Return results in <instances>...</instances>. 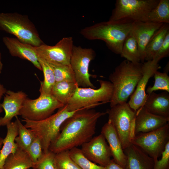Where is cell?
<instances>
[{
    "label": "cell",
    "mask_w": 169,
    "mask_h": 169,
    "mask_svg": "<svg viewBox=\"0 0 169 169\" xmlns=\"http://www.w3.org/2000/svg\"><path fill=\"white\" fill-rule=\"evenodd\" d=\"M91 109H82L67 119L49 151L54 154L69 151L91 139L95 133L98 120L107 113Z\"/></svg>",
    "instance_id": "1"
},
{
    "label": "cell",
    "mask_w": 169,
    "mask_h": 169,
    "mask_svg": "<svg viewBox=\"0 0 169 169\" xmlns=\"http://www.w3.org/2000/svg\"><path fill=\"white\" fill-rule=\"evenodd\" d=\"M133 22L127 20H109L86 27L80 33L87 39L104 41L112 52L121 55L124 42L130 32Z\"/></svg>",
    "instance_id": "2"
},
{
    "label": "cell",
    "mask_w": 169,
    "mask_h": 169,
    "mask_svg": "<svg viewBox=\"0 0 169 169\" xmlns=\"http://www.w3.org/2000/svg\"><path fill=\"white\" fill-rule=\"evenodd\" d=\"M143 63H134L125 60L115 69L109 76L113 86V93L110 101V107L127 102L134 92L142 75Z\"/></svg>",
    "instance_id": "3"
},
{
    "label": "cell",
    "mask_w": 169,
    "mask_h": 169,
    "mask_svg": "<svg viewBox=\"0 0 169 169\" xmlns=\"http://www.w3.org/2000/svg\"><path fill=\"white\" fill-rule=\"evenodd\" d=\"M82 109L69 111L64 105L59 109L56 113L42 120L33 121L23 119L22 121L25 122V126L30 129L40 139L43 152L46 153L49 151L51 143L58 136L64 122Z\"/></svg>",
    "instance_id": "4"
},
{
    "label": "cell",
    "mask_w": 169,
    "mask_h": 169,
    "mask_svg": "<svg viewBox=\"0 0 169 169\" xmlns=\"http://www.w3.org/2000/svg\"><path fill=\"white\" fill-rule=\"evenodd\" d=\"M0 30L13 34L22 42L38 47L44 43L28 16L17 13H0Z\"/></svg>",
    "instance_id": "5"
},
{
    "label": "cell",
    "mask_w": 169,
    "mask_h": 169,
    "mask_svg": "<svg viewBox=\"0 0 169 169\" xmlns=\"http://www.w3.org/2000/svg\"><path fill=\"white\" fill-rule=\"evenodd\" d=\"M100 86L97 89L77 86L68 103L65 105L69 111L84 108L92 109L98 105L110 101L113 86L110 81L99 80Z\"/></svg>",
    "instance_id": "6"
},
{
    "label": "cell",
    "mask_w": 169,
    "mask_h": 169,
    "mask_svg": "<svg viewBox=\"0 0 169 169\" xmlns=\"http://www.w3.org/2000/svg\"><path fill=\"white\" fill-rule=\"evenodd\" d=\"M113 125L123 150L131 144L134 133L136 112L124 102L118 104L106 111Z\"/></svg>",
    "instance_id": "7"
},
{
    "label": "cell",
    "mask_w": 169,
    "mask_h": 169,
    "mask_svg": "<svg viewBox=\"0 0 169 169\" xmlns=\"http://www.w3.org/2000/svg\"><path fill=\"white\" fill-rule=\"evenodd\" d=\"M159 0H116L115 7L109 19L146 22L149 12L158 4Z\"/></svg>",
    "instance_id": "8"
},
{
    "label": "cell",
    "mask_w": 169,
    "mask_h": 169,
    "mask_svg": "<svg viewBox=\"0 0 169 169\" xmlns=\"http://www.w3.org/2000/svg\"><path fill=\"white\" fill-rule=\"evenodd\" d=\"M64 105L52 95L40 93L37 99H26L20 111V115L23 119L41 120L49 117L56 109Z\"/></svg>",
    "instance_id": "9"
},
{
    "label": "cell",
    "mask_w": 169,
    "mask_h": 169,
    "mask_svg": "<svg viewBox=\"0 0 169 169\" xmlns=\"http://www.w3.org/2000/svg\"><path fill=\"white\" fill-rule=\"evenodd\" d=\"M169 142V123L156 130L135 135L131 141L155 161L161 155Z\"/></svg>",
    "instance_id": "10"
},
{
    "label": "cell",
    "mask_w": 169,
    "mask_h": 169,
    "mask_svg": "<svg viewBox=\"0 0 169 169\" xmlns=\"http://www.w3.org/2000/svg\"><path fill=\"white\" fill-rule=\"evenodd\" d=\"M95 56V52L92 49L74 45L70 64L74 74L76 82L79 87L96 88L90 80V78L92 75L89 72L90 63Z\"/></svg>",
    "instance_id": "11"
},
{
    "label": "cell",
    "mask_w": 169,
    "mask_h": 169,
    "mask_svg": "<svg viewBox=\"0 0 169 169\" xmlns=\"http://www.w3.org/2000/svg\"><path fill=\"white\" fill-rule=\"evenodd\" d=\"M73 43L72 37H66L62 38L54 46L44 44L35 47L37 56L49 63L70 65Z\"/></svg>",
    "instance_id": "12"
},
{
    "label": "cell",
    "mask_w": 169,
    "mask_h": 169,
    "mask_svg": "<svg viewBox=\"0 0 169 169\" xmlns=\"http://www.w3.org/2000/svg\"><path fill=\"white\" fill-rule=\"evenodd\" d=\"M105 138L101 133L81 146V151L90 160L105 167L110 161L111 154Z\"/></svg>",
    "instance_id": "13"
},
{
    "label": "cell",
    "mask_w": 169,
    "mask_h": 169,
    "mask_svg": "<svg viewBox=\"0 0 169 169\" xmlns=\"http://www.w3.org/2000/svg\"><path fill=\"white\" fill-rule=\"evenodd\" d=\"M160 68L158 63L153 60L143 63L142 76L128 102L130 107L135 111L144 106L148 96L146 92L147 84L150 79Z\"/></svg>",
    "instance_id": "14"
},
{
    "label": "cell",
    "mask_w": 169,
    "mask_h": 169,
    "mask_svg": "<svg viewBox=\"0 0 169 169\" xmlns=\"http://www.w3.org/2000/svg\"><path fill=\"white\" fill-rule=\"evenodd\" d=\"M0 106L4 110L5 115L0 117V127L6 126L14 117L20 115V111L27 98V95L22 91L14 92L7 90Z\"/></svg>",
    "instance_id": "15"
},
{
    "label": "cell",
    "mask_w": 169,
    "mask_h": 169,
    "mask_svg": "<svg viewBox=\"0 0 169 169\" xmlns=\"http://www.w3.org/2000/svg\"><path fill=\"white\" fill-rule=\"evenodd\" d=\"M169 118L165 117L152 114L143 106L136 111L135 121V136L158 129L166 125Z\"/></svg>",
    "instance_id": "16"
},
{
    "label": "cell",
    "mask_w": 169,
    "mask_h": 169,
    "mask_svg": "<svg viewBox=\"0 0 169 169\" xmlns=\"http://www.w3.org/2000/svg\"><path fill=\"white\" fill-rule=\"evenodd\" d=\"M163 24L149 22H133L130 33L135 38L137 43L141 57V62L145 61L146 47L151 37Z\"/></svg>",
    "instance_id": "17"
},
{
    "label": "cell",
    "mask_w": 169,
    "mask_h": 169,
    "mask_svg": "<svg viewBox=\"0 0 169 169\" xmlns=\"http://www.w3.org/2000/svg\"><path fill=\"white\" fill-rule=\"evenodd\" d=\"M2 39L11 55L28 60L38 69L42 71L35 47L23 43L15 38L5 36Z\"/></svg>",
    "instance_id": "18"
},
{
    "label": "cell",
    "mask_w": 169,
    "mask_h": 169,
    "mask_svg": "<svg viewBox=\"0 0 169 169\" xmlns=\"http://www.w3.org/2000/svg\"><path fill=\"white\" fill-rule=\"evenodd\" d=\"M101 133L108 142L113 160L125 169L127 161L126 156L115 129L110 120H108L103 126Z\"/></svg>",
    "instance_id": "19"
},
{
    "label": "cell",
    "mask_w": 169,
    "mask_h": 169,
    "mask_svg": "<svg viewBox=\"0 0 169 169\" xmlns=\"http://www.w3.org/2000/svg\"><path fill=\"white\" fill-rule=\"evenodd\" d=\"M125 169H153L155 161L138 147L131 144L125 149Z\"/></svg>",
    "instance_id": "20"
},
{
    "label": "cell",
    "mask_w": 169,
    "mask_h": 169,
    "mask_svg": "<svg viewBox=\"0 0 169 169\" xmlns=\"http://www.w3.org/2000/svg\"><path fill=\"white\" fill-rule=\"evenodd\" d=\"M144 106L152 114L169 118V93L164 91L156 94L154 92L148 95Z\"/></svg>",
    "instance_id": "21"
},
{
    "label": "cell",
    "mask_w": 169,
    "mask_h": 169,
    "mask_svg": "<svg viewBox=\"0 0 169 169\" xmlns=\"http://www.w3.org/2000/svg\"><path fill=\"white\" fill-rule=\"evenodd\" d=\"M7 133L3 139V145L0 150V169H2L5 160L10 154L15 152L18 146L15 139L18 136V127L16 120L6 125Z\"/></svg>",
    "instance_id": "22"
},
{
    "label": "cell",
    "mask_w": 169,
    "mask_h": 169,
    "mask_svg": "<svg viewBox=\"0 0 169 169\" xmlns=\"http://www.w3.org/2000/svg\"><path fill=\"white\" fill-rule=\"evenodd\" d=\"M34 165L27 151L18 146L15 152L7 157L2 169H29L32 168Z\"/></svg>",
    "instance_id": "23"
},
{
    "label": "cell",
    "mask_w": 169,
    "mask_h": 169,
    "mask_svg": "<svg viewBox=\"0 0 169 169\" xmlns=\"http://www.w3.org/2000/svg\"><path fill=\"white\" fill-rule=\"evenodd\" d=\"M169 32V24L164 23L153 34L145 50V61L153 60Z\"/></svg>",
    "instance_id": "24"
},
{
    "label": "cell",
    "mask_w": 169,
    "mask_h": 169,
    "mask_svg": "<svg viewBox=\"0 0 169 169\" xmlns=\"http://www.w3.org/2000/svg\"><path fill=\"white\" fill-rule=\"evenodd\" d=\"M77 86L75 82L63 81L55 82L51 94L60 102L65 105L74 95Z\"/></svg>",
    "instance_id": "25"
},
{
    "label": "cell",
    "mask_w": 169,
    "mask_h": 169,
    "mask_svg": "<svg viewBox=\"0 0 169 169\" xmlns=\"http://www.w3.org/2000/svg\"><path fill=\"white\" fill-rule=\"evenodd\" d=\"M146 21L169 24V0H159L157 5L147 14Z\"/></svg>",
    "instance_id": "26"
},
{
    "label": "cell",
    "mask_w": 169,
    "mask_h": 169,
    "mask_svg": "<svg viewBox=\"0 0 169 169\" xmlns=\"http://www.w3.org/2000/svg\"><path fill=\"white\" fill-rule=\"evenodd\" d=\"M120 55L131 62L141 63L137 43L135 38L130 33L124 41Z\"/></svg>",
    "instance_id": "27"
},
{
    "label": "cell",
    "mask_w": 169,
    "mask_h": 169,
    "mask_svg": "<svg viewBox=\"0 0 169 169\" xmlns=\"http://www.w3.org/2000/svg\"><path fill=\"white\" fill-rule=\"evenodd\" d=\"M38 57L44 75V80L40 82L39 92L40 93L51 95L52 89L56 82L53 70L49 63Z\"/></svg>",
    "instance_id": "28"
},
{
    "label": "cell",
    "mask_w": 169,
    "mask_h": 169,
    "mask_svg": "<svg viewBox=\"0 0 169 169\" xmlns=\"http://www.w3.org/2000/svg\"><path fill=\"white\" fill-rule=\"evenodd\" d=\"M18 127V135L15 142L18 147L26 151L36 136L30 129L23 125L18 116L15 117Z\"/></svg>",
    "instance_id": "29"
},
{
    "label": "cell",
    "mask_w": 169,
    "mask_h": 169,
    "mask_svg": "<svg viewBox=\"0 0 169 169\" xmlns=\"http://www.w3.org/2000/svg\"><path fill=\"white\" fill-rule=\"evenodd\" d=\"M49 64L53 70L56 82L63 81L76 82L71 65Z\"/></svg>",
    "instance_id": "30"
},
{
    "label": "cell",
    "mask_w": 169,
    "mask_h": 169,
    "mask_svg": "<svg viewBox=\"0 0 169 169\" xmlns=\"http://www.w3.org/2000/svg\"><path fill=\"white\" fill-rule=\"evenodd\" d=\"M70 156L81 169H105L103 166L92 162L83 154L80 149L77 147L69 151Z\"/></svg>",
    "instance_id": "31"
},
{
    "label": "cell",
    "mask_w": 169,
    "mask_h": 169,
    "mask_svg": "<svg viewBox=\"0 0 169 169\" xmlns=\"http://www.w3.org/2000/svg\"><path fill=\"white\" fill-rule=\"evenodd\" d=\"M154 83L149 86L146 91L147 95L158 90H162L169 93V76L168 73L156 71L154 74Z\"/></svg>",
    "instance_id": "32"
},
{
    "label": "cell",
    "mask_w": 169,
    "mask_h": 169,
    "mask_svg": "<svg viewBox=\"0 0 169 169\" xmlns=\"http://www.w3.org/2000/svg\"><path fill=\"white\" fill-rule=\"evenodd\" d=\"M55 159L58 169H81L71 157L69 151L55 154Z\"/></svg>",
    "instance_id": "33"
},
{
    "label": "cell",
    "mask_w": 169,
    "mask_h": 169,
    "mask_svg": "<svg viewBox=\"0 0 169 169\" xmlns=\"http://www.w3.org/2000/svg\"><path fill=\"white\" fill-rule=\"evenodd\" d=\"M35 169H58L55 162V154L49 151L44 153L41 157L34 164Z\"/></svg>",
    "instance_id": "34"
},
{
    "label": "cell",
    "mask_w": 169,
    "mask_h": 169,
    "mask_svg": "<svg viewBox=\"0 0 169 169\" xmlns=\"http://www.w3.org/2000/svg\"><path fill=\"white\" fill-rule=\"evenodd\" d=\"M34 164L41 157L44 152L40 139L36 137L26 151Z\"/></svg>",
    "instance_id": "35"
},
{
    "label": "cell",
    "mask_w": 169,
    "mask_h": 169,
    "mask_svg": "<svg viewBox=\"0 0 169 169\" xmlns=\"http://www.w3.org/2000/svg\"><path fill=\"white\" fill-rule=\"evenodd\" d=\"M159 160L155 161L153 169H169V142L166 144Z\"/></svg>",
    "instance_id": "36"
},
{
    "label": "cell",
    "mask_w": 169,
    "mask_h": 169,
    "mask_svg": "<svg viewBox=\"0 0 169 169\" xmlns=\"http://www.w3.org/2000/svg\"><path fill=\"white\" fill-rule=\"evenodd\" d=\"M169 55V32L167 33L164 42L156 53L153 60L158 63L162 59L168 57Z\"/></svg>",
    "instance_id": "37"
},
{
    "label": "cell",
    "mask_w": 169,
    "mask_h": 169,
    "mask_svg": "<svg viewBox=\"0 0 169 169\" xmlns=\"http://www.w3.org/2000/svg\"><path fill=\"white\" fill-rule=\"evenodd\" d=\"M105 168V169H125L115 162L113 159L111 160Z\"/></svg>",
    "instance_id": "38"
},
{
    "label": "cell",
    "mask_w": 169,
    "mask_h": 169,
    "mask_svg": "<svg viewBox=\"0 0 169 169\" xmlns=\"http://www.w3.org/2000/svg\"><path fill=\"white\" fill-rule=\"evenodd\" d=\"M3 64L1 62V54L0 52V74L1 73L3 69ZM7 90L5 88L3 85L0 83V100H1L3 94H5L7 91Z\"/></svg>",
    "instance_id": "39"
},
{
    "label": "cell",
    "mask_w": 169,
    "mask_h": 169,
    "mask_svg": "<svg viewBox=\"0 0 169 169\" xmlns=\"http://www.w3.org/2000/svg\"><path fill=\"white\" fill-rule=\"evenodd\" d=\"M3 139L1 137H0V149L2 147L3 144Z\"/></svg>",
    "instance_id": "40"
},
{
    "label": "cell",
    "mask_w": 169,
    "mask_h": 169,
    "mask_svg": "<svg viewBox=\"0 0 169 169\" xmlns=\"http://www.w3.org/2000/svg\"><path fill=\"white\" fill-rule=\"evenodd\" d=\"M3 111V108L0 106V113H2Z\"/></svg>",
    "instance_id": "41"
},
{
    "label": "cell",
    "mask_w": 169,
    "mask_h": 169,
    "mask_svg": "<svg viewBox=\"0 0 169 169\" xmlns=\"http://www.w3.org/2000/svg\"><path fill=\"white\" fill-rule=\"evenodd\" d=\"M29 169H35L33 168H30Z\"/></svg>",
    "instance_id": "42"
}]
</instances>
